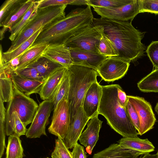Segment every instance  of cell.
I'll return each mask as SVG.
<instances>
[{
    "label": "cell",
    "instance_id": "cell-30",
    "mask_svg": "<svg viewBox=\"0 0 158 158\" xmlns=\"http://www.w3.org/2000/svg\"><path fill=\"white\" fill-rule=\"evenodd\" d=\"M98 52L107 57H117L118 56L114 44L103 32L99 42Z\"/></svg>",
    "mask_w": 158,
    "mask_h": 158
},
{
    "label": "cell",
    "instance_id": "cell-13",
    "mask_svg": "<svg viewBox=\"0 0 158 158\" xmlns=\"http://www.w3.org/2000/svg\"><path fill=\"white\" fill-rule=\"evenodd\" d=\"M90 119L85 114L82 106L73 118L67 135L63 140L67 148L71 149L77 143L85 127Z\"/></svg>",
    "mask_w": 158,
    "mask_h": 158
},
{
    "label": "cell",
    "instance_id": "cell-3",
    "mask_svg": "<svg viewBox=\"0 0 158 158\" xmlns=\"http://www.w3.org/2000/svg\"><path fill=\"white\" fill-rule=\"evenodd\" d=\"M118 84L102 86V94L98 114L103 115L107 123L123 137L137 136V130L125 107L120 103L118 96Z\"/></svg>",
    "mask_w": 158,
    "mask_h": 158
},
{
    "label": "cell",
    "instance_id": "cell-26",
    "mask_svg": "<svg viewBox=\"0 0 158 158\" xmlns=\"http://www.w3.org/2000/svg\"><path fill=\"white\" fill-rule=\"evenodd\" d=\"M35 68L45 80L56 71L62 67V65L42 56L31 66Z\"/></svg>",
    "mask_w": 158,
    "mask_h": 158
},
{
    "label": "cell",
    "instance_id": "cell-22",
    "mask_svg": "<svg viewBox=\"0 0 158 158\" xmlns=\"http://www.w3.org/2000/svg\"><path fill=\"white\" fill-rule=\"evenodd\" d=\"M11 78L14 86L28 96L33 94H39L44 82L27 78L16 72L12 75Z\"/></svg>",
    "mask_w": 158,
    "mask_h": 158
},
{
    "label": "cell",
    "instance_id": "cell-5",
    "mask_svg": "<svg viewBox=\"0 0 158 158\" xmlns=\"http://www.w3.org/2000/svg\"><path fill=\"white\" fill-rule=\"evenodd\" d=\"M67 6L63 5L38 8L32 18L12 42L11 46L6 52L15 50L39 29L64 17Z\"/></svg>",
    "mask_w": 158,
    "mask_h": 158
},
{
    "label": "cell",
    "instance_id": "cell-15",
    "mask_svg": "<svg viewBox=\"0 0 158 158\" xmlns=\"http://www.w3.org/2000/svg\"><path fill=\"white\" fill-rule=\"evenodd\" d=\"M69 48L73 64L89 67L96 70L107 58L98 52Z\"/></svg>",
    "mask_w": 158,
    "mask_h": 158
},
{
    "label": "cell",
    "instance_id": "cell-10",
    "mask_svg": "<svg viewBox=\"0 0 158 158\" xmlns=\"http://www.w3.org/2000/svg\"><path fill=\"white\" fill-rule=\"evenodd\" d=\"M93 7L101 18L120 21H131L140 13L139 0H131L129 3L117 7Z\"/></svg>",
    "mask_w": 158,
    "mask_h": 158
},
{
    "label": "cell",
    "instance_id": "cell-32",
    "mask_svg": "<svg viewBox=\"0 0 158 158\" xmlns=\"http://www.w3.org/2000/svg\"><path fill=\"white\" fill-rule=\"evenodd\" d=\"M4 103L0 99V158H2L6 148L5 124L6 109L4 107Z\"/></svg>",
    "mask_w": 158,
    "mask_h": 158
},
{
    "label": "cell",
    "instance_id": "cell-33",
    "mask_svg": "<svg viewBox=\"0 0 158 158\" xmlns=\"http://www.w3.org/2000/svg\"><path fill=\"white\" fill-rule=\"evenodd\" d=\"M131 1V0H88V5L90 6L108 8L120 7L129 3Z\"/></svg>",
    "mask_w": 158,
    "mask_h": 158
},
{
    "label": "cell",
    "instance_id": "cell-4",
    "mask_svg": "<svg viewBox=\"0 0 158 158\" xmlns=\"http://www.w3.org/2000/svg\"><path fill=\"white\" fill-rule=\"evenodd\" d=\"M66 68L69 80L68 99L70 106L71 122L82 106L87 90L92 83L97 81L98 75L95 69L83 65L73 64Z\"/></svg>",
    "mask_w": 158,
    "mask_h": 158
},
{
    "label": "cell",
    "instance_id": "cell-34",
    "mask_svg": "<svg viewBox=\"0 0 158 158\" xmlns=\"http://www.w3.org/2000/svg\"><path fill=\"white\" fill-rule=\"evenodd\" d=\"M52 158H73L72 152L67 148L60 137L56 139L54 149L52 153Z\"/></svg>",
    "mask_w": 158,
    "mask_h": 158
},
{
    "label": "cell",
    "instance_id": "cell-43",
    "mask_svg": "<svg viewBox=\"0 0 158 158\" xmlns=\"http://www.w3.org/2000/svg\"><path fill=\"white\" fill-rule=\"evenodd\" d=\"M158 153L155 154H150L149 153L145 154L143 156H141L138 158H158Z\"/></svg>",
    "mask_w": 158,
    "mask_h": 158
},
{
    "label": "cell",
    "instance_id": "cell-38",
    "mask_svg": "<svg viewBox=\"0 0 158 158\" xmlns=\"http://www.w3.org/2000/svg\"><path fill=\"white\" fill-rule=\"evenodd\" d=\"M20 1V0H6L3 2L0 8V23L4 20Z\"/></svg>",
    "mask_w": 158,
    "mask_h": 158
},
{
    "label": "cell",
    "instance_id": "cell-14",
    "mask_svg": "<svg viewBox=\"0 0 158 158\" xmlns=\"http://www.w3.org/2000/svg\"><path fill=\"white\" fill-rule=\"evenodd\" d=\"M97 114L91 118L87 123V127L81 134L79 139L80 143L85 148L86 152L92 154L99 138V134L103 122L98 118Z\"/></svg>",
    "mask_w": 158,
    "mask_h": 158
},
{
    "label": "cell",
    "instance_id": "cell-7",
    "mask_svg": "<svg viewBox=\"0 0 158 158\" xmlns=\"http://www.w3.org/2000/svg\"><path fill=\"white\" fill-rule=\"evenodd\" d=\"M103 28L92 25L76 33L64 44L68 48L98 52Z\"/></svg>",
    "mask_w": 158,
    "mask_h": 158
},
{
    "label": "cell",
    "instance_id": "cell-1",
    "mask_svg": "<svg viewBox=\"0 0 158 158\" xmlns=\"http://www.w3.org/2000/svg\"><path fill=\"white\" fill-rule=\"evenodd\" d=\"M93 25H100L118 54L117 57L130 63L143 56L145 46L141 42L145 32L136 29L131 22L94 18Z\"/></svg>",
    "mask_w": 158,
    "mask_h": 158
},
{
    "label": "cell",
    "instance_id": "cell-37",
    "mask_svg": "<svg viewBox=\"0 0 158 158\" xmlns=\"http://www.w3.org/2000/svg\"><path fill=\"white\" fill-rule=\"evenodd\" d=\"M145 52L155 69H158V41H153L148 46Z\"/></svg>",
    "mask_w": 158,
    "mask_h": 158
},
{
    "label": "cell",
    "instance_id": "cell-18",
    "mask_svg": "<svg viewBox=\"0 0 158 158\" xmlns=\"http://www.w3.org/2000/svg\"><path fill=\"white\" fill-rule=\"evenodd\" d=\"M35 0H20L19 2L8 14L4 20L0 23L2 27L0 31L1 40L4 37L6 32L16 23L31 7Z\"/></svg>",
    "mask_w": 158,
    "mask_h": 158
},
{
    "label": "cell",
    "instance_id": "cell-46",
    "mask_svg": "<svg viewBox=\"0 0 158 158\" xmlns=\"http://www.w3.org/2000/svg\"><path fill=\"white\" fill-rule=\"evenodd\" d=\"M157 152H158V151Z\"/></svg>",
    "mask_w": 158,
    "mask_h": 158
},
{
    "label": "cell",
    "instance_id": "cell-31",
    "mask_svg": "<svg viewBox=\"0 0 158 158\" xmlns=\"http://www.w3.org/2000/svg\"><path fill=\"white\" fill-rule=\"evenodd\" d=\"M69 89V80L66 70L64 77L52 98L54 101L53 109L64 97L68 96Z\"/></svg>",
    "mask_w": 158,
    "mask_h": 158
},
{
    "label": "cell",
    "instance_id": "cell-20",
    "mask_svg": "<svg viewBox=\"0 0 158 158\" xmlns=\"http://www.w3.org/2000/svg\"><path fill=\"white\" fill-rule=\"evenodd\" d=\"M146 154L124 148L118 143H113L94 154L92 158H138L139 156Z\"/></svg>",
    "mask_w": 158,
    "mask_h": 158
},
{
    "label": "cell",
    "instance_id": "cell-16",
    "mask_svg": "<svg viewBox=\"0 0 158 158\" xmlns=\"http://www.w3.org/2000/svg\"><path fill=\"white\" fill-rule=\"evenodd\" d=\"M102 94V86L97 81L92 84L85 94L82 106L85 114L90 119L98 114Z\"/></svg>",
    "mask_w": 158,
    "mask_h": 158
},
{
    "label": "cell",
    "instance_id": "cell-36",
    "mask_svg": "<svg viewBox=\"0 0 158 158\" xmlns=\"http://www.w3.org/2000/svg\"><path fill=\"white\" fill-rule=\"evenodd\" d=\"M16 73L19 75L31 80L41 82H44V81L37 70L32 66L17 70Z\"/></svg>",
    "mask_w": 158,
    "mask_h": 158
},
{
    "label": "cell",
    "instance_id": "cell-24",
    "mask_svg": "<svg viewBox=\"0 0 158 158\" xmlns=\"http://www.w3.org/2000/svg\"><path fill=\"white\" fill-rule=\"evenodd\" d=\"M42 28L34 33L29 38L21 44L15 50L9 52H3L2 45L0 47V61L4 62L10 61L23 53L32 46L42 31Z\"/></svg>",
    "mask_w": 158,
    "mask_h": 158
},
{
    "label": "cell",
    "instance_id": "cell-42",
    "mask_svg": "<svg viewBox=\"0 0 158 158\" xmlns=\"http://www.w3.org/2000/svg\"><path fill=\"white\" fill-rule=\"evenodd\" d=\"M118 96L120 103L122 106L125 107L128 101L127 96L119 85L118 88Z\"/></svg>",
    "mask_w": 158,
    "mask_h": 158
},
{
    "label": "cell",
    "instance_id": "cell-9",
    "mask_svg": "<svg viewBox=\"0 0 158 158\" xmlns=\"http://www.w3.org/2000/svg\"><path fill=\"white\" fill-rule=\"evenodd\" d=\"M54 100L51 99L44 100L39 105L32 122L25 135L29 138H39L42 135L47 136L46 127L54 106Z\"/></svg>",
    "mask_w": 158,
    "mask_h": 158
},
{
    "label": "cell",
    "instance_id": "cell-2",
    "mask_svg": "<svg viewBox=\"0 0 158 158\" xmlns=\"http://www.w3.org/2000/svg\"><path fill=\"white\" fill-rule=\"evenodd\" d=\"M94 18L89 5L72 10L64 17L43 28L33 45L64 44L76 33L92 25Z\"/></svg>",
    "mask_w": 158,
    "mask_h": 158
},
{
    "label": "cell",
    "instance_id": "cell-6",
    "mask_svg": "<svg viewBox=\"0 0 158 158\" xmlns=\"http://www.w3.org/2000/svg\"><path fill=\"white\" fill-rule=\"evenodd\" d=\"M13 89L12 97L7 104L6 122L15 112L26 127L32 122L39 105L34 99L18 90L14 85Z\"/></svg>",
    "mask_w": 158,
    "mask_h": 158
},
{
    "label": "cell",
    "instance_id": "cell-23",
    "mask_svg": "<svg viewBox=\"0 0 158 158\" xmlns=\"http://www.w3.org/2000/svg\"><path fill=\"white\" fill-rule=\"evenodd\" d=\"M118 142L124 148L146 153L154 151L155 148L148 139H142L137 136L123 137Z\"/></svg>",
    "mask_w": 158,
    "mask_h": 158
},
{
    "label": "cell",
    "instance_id": "cell-11",
    "mask_svg": "<svg viewBox=\"0 0 158 158\" xmlns=\"http://www.w3.org/2000/svg\"><path fill=\"white\" fill-rule=\"evenodd\" d=\"M128 101L135 109L140 123L139 135H141L153 128L156 119L150 104L143 98L127 96Z\"/></svg>",
    "mask_w": 158,
    "mask_h": 158
},
{
    "label": "cell",
    "instance_id": "cell-29",
    "mask_svg": "<svg viewBox=\"0 0 158 158\" xmlns=\"http://www.w3.org/2000/svg\"><path fill=\"white\" fill-rule=\"evenodd\" d=\"M0 99L8 102L12 98L14 91L13 85L10 77L0 72Z\"/></svg>",
    "mask_w": 158,
    "mask_h": 158
},
{
    "label": "cell",
    "instance_id": "cell-40",
    "mask_svg": "<svg viewBox=\"0 0 158 158\" xmlns=\"http://www.w3.org/2000/svg\"><path fill=\"white\" fill-rule=\"evenodd\" d=\"M75 0H41L38 8L69 4L73 5Z\"/></svg>",
    "mask_w": 158,
    "mask_h": 158
},
{
    "label": "cell",
    "instance_id": "cell-25",
    "mask_svg": "<svg viewBox=\"0 0 158 158\" xmlns=\"http://www.w3.org/2000/svg\"><path fill=\"white\" fill-rule=\"evenodd\" d=\"M41 1L35 0L31 7L24 15L9 30L10 35L9 38L11 41L13 42L14 41L33 16L38 8Z\"/></svg>",
    "mask_w": 158,
    "mask_h": 158
},
{
    "label": "cell",
    "instance_id": "cell-35",
    "mask_svg": "<svg viewBox=\"0 0 158 158\" xmlns=\"http://www.w3.org/2000/svg\"><path fill=\"white\" fill-rule=\"evenodd\" d=\"M139 12L158 14V0H139Z\"/></svg>",
    "mask_w": 158,
    "mask_h": 158
},
{
    "label": "cell",
    "instance_id": "cell-27",
    "mask_svg": "<svg viewBox=\"0 0 158 158\" xmlns=\"http://www.w3.org/2000/svg\"><path fill=\"white\" fill-rule=\"evenodd\" d=\"M19 137L15 134L9 135L6 158H23L24 156L21 141Z\"/></svg>",
    "mask_w": 158,
    "mask_h": 158
},
{
    "label": "cell",
    "instance_id": "cell-8",
    "mask_svg": "<svg viewBox=\"0 0 158 158\" xmlns=\"http://www.w3.org/2000/svg\"><path fill=\"white\" fill-rule=\"evenodd\" d=\"M68 96L64 97L53 109L52 121L48 128L49 133L63 140L68 133L71 123Z\"/></svg>",
    "mask_w": 158,
    "mask_h": 158
},
{
    "label": "cell",
    "instance_id": "cell-19",
    "mask_svg": "<svg viewBox=\"0 0 158 158\" xmlns=\"http://www.w3.org/2000/svg\"><path fill=\"white\" fill-rule=\"evenodd\" d=\"M67 68L63 67L55 71L44 81L39 93L41 99H52L66 72Z\"/></svg>",
    "mask_w": 158,
    "mask_h": 158
},
{
    "label": "cell",
    "instance_id": "cell-44",
    "mask_svg": "<svg viewBox=\"0 0 158 158\" xmlns=\"http://www.w3.org/2000/svg\"><path fill=\"white\" fill-rule=\"evenodd\" d=\"M155 110L157 114H158V102L156 104V105L155 108Z\"/></svg>",
    "mask_w": 158,
    "mask_h": 158
},
{
    "label": "cell",
    "instance_id": "cell-28",
    "mask_svg": "<svg viewBox=\"0 0 158 158\" xmlns=\"http://www.w3.org/2000/svg\"><path fill=\"white\" fill-rule=\"evenodd\" d=\"M137 86L143 92L158 93V69L142 78L138 83Z\"/></svg>",
    "mask_w": 158,
    "mask_h": 158
},
{
    "label": "cell",
    "instance_id": "cell-45",
    "mask_svg": "<svg viewBox=\"0 0 158 158\" xmlns=\"http://www.w3.org/2000/svg\"><path fill=\"white\" fill-rule=\"evenodd\" d=\"M49 158L47 157H46V158Z\"/></svg>",
    "mask_w": 158,
    "mask_h": 158
},
{
    "label": "cell",
    "instance_id": "cell-39",
    "mask_svg": "<svg viewBox=\"0 0 158 158\" xmlns=\"http://www.w3.org/2000/svg\"><path fill=\"white\" fill-rule=\"evenodd\" d=\"M125 108L131 121L138 131L140 126L138 115L135 108L128 100Z\"/></svg>",
    "mask_w": 158,
    "mask_h": 158
},
{
    "label": "cell",
    "instance_id": "cell-17",
    "mask_svg": "<svg viewBox=\"0 0 158 158\" xmlns=\"http://www.w3.org/2000/svg\"><path fill=\"white\" fill-rule=\"evenodd\" d=\"M42 56L65 68L73 64L69 49L64 44H48Z\"/></svg>",
    "mask_w": 158,
    "mask_h": 158
},
{
    "label": "cell",
    "instance_id": "cell-12",
    "mask_svg": "<svg viewBox=\"0 0 158 158\" xmlns=\"http://www.w3.org/2000/svg\"><path fill=\"white\" fill-rule=\"evenodd\" d=\"M130 63L118 57H107L99 66L97 71L102 79L113 82L123 77L126 73Z\"/></svg>",
    "mask_w": 158,
    "mask_h": 158
},
{
    "label": "cell",
    "instance_id": "cell-21",
    "mask_svg": "<svg viewBox=\"0 0 158 158\" xmlns=\"http://www.w3.org/2000/svg\"><path fill=\"white\" fill-rule=\"evenodd\" d=\"M48 45L42 43L33 45L28 48L20 57L17 70L30 67L37 61L42 56Z\"/></svg>",
    "mask_w": 158,
    "mask_h": 158
},
{
    "label": "cell",
    "instance_id": "cell-41",
    "mask_svg": "<svg viewBox=\"0 0 158 158\" xmlns=\"http://www.w3.org/2000/svg\"><path fill=\"white\" fill-rule=\"evenodd\" d=\"M72 154L73 158H87L84 147L78 143L73 148Z\"/></svg>",
    "mask_w": 158,
    "mask_h": 158
}]
</instances>
